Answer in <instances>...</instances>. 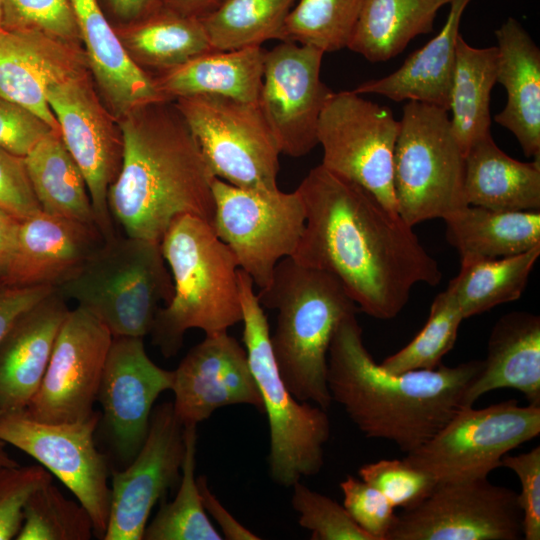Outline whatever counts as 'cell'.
<instances>
[{"label":"cell","instance_id":"cell-40","mask_svg":"<svg viewBox=\"0 0 540 540\" xmlns=\"http://www.w3.org/2000/svg\"><path fill=\"white\" fill-rule=\"evenodd\" d=\"M94 536L88 511L67 499L51 483L37 489L28 499L17 540H89Z\"/></svg>","mask_w":540,"mask_h":540},{"label":"cell","instance_id":"cell-53","mask_svg":"<svg viewBox=\"0 0 540 540\" xmlns=\"http://www.w3.org/2000/svg\"><path fill=\"white\" fill-rule=\"evenodd\" d=\"M161 6L179 14L201 19L211 12L220 0H160Z\"/></svg>","mask_w":540,"mask_h":540},{"label":"cell","instance_id":"cell-48","mask_svg":"<svg viewBox=\"0 0 540 540\" xmlns=\"http://www.w3.org/2000/svg\"><path fill=\"white\" fill-rule=\"evenodd\" d=\"M0 208L19 220L40 210L23 157L0 147Z\"/></svg>","mask_w":540,"mask_h":540},{"label":"cell","instance_id":"cell-29","mask_svg":"<svg viewBox=\"0 0 540 540\" xmlns=\"http://www.w3.org/2000/svg\"><path fill=\"white\" fill-rule=\"evenodd\" d=\"M464 193L468 205L499 211L540 209V158L518 161L491 135L465 154Z\"/></svg>","mask_w":540,"mask_h":540},{"label":"cell","instance_id":"cell-47","mask_svg":"<svg viewBox=\"0 0 540 540\" xmlns=\"http://www.w3.org/2000/svg\"><path fill=\"white\" fill-rule=\"evenodd\" d=\"M53 129L23 106L0 97V147L25 157Z\"/></svg>","mask_w":540,"mask_h":540},{"label":"cell","instance_id":"cell-55","mask_svg":"<svg viewBox=\"0 0 540 540\" xmlns=\"http://www.w3.org/2000/svg\"><path fill=\"white\" fill-rule=\"evenodd\" d=\"M3 28L2 27V17H1V9H0V29Z\"/></svg>","mask_w":540,"mask_h":540},{"label":"cell","instance_id":"cell-25","mask_svg":"<svg viewBox=\"0 0 540 540\" xmlns=\"http://www.w3.org/2000/svg\"><path fill=\"white\" fill-rule=\"evenodd\" d=\"M497 83L507 103L494 120L518 140L527 157L540 158V50L522 24L508 18L496 31Z\"/></svg>","mask_w":540,"mask_h":540},{"label":"cell","instance_id":"cell-42","mask_svg":"<svg viewBox=\"0 0 540 540\" xmlns=\"http://www.w3.org/2000/svg\"><path fill=\"white\" fill-rule=\"evenodd\" d=\"M2 27L34 30L64 42L80 37L70 0H0Z\"/></svg>","mask_w":540,"mask_h":540},{"label":"cell","instance_id":"cell-37","mask_svg":"<svg viewBox=\"0 0 540 540\" xmlns=\"http://www.w3.org/2000/svg\"><path fill=\"white\" fill-rule=\"evenodd\" d=\"M197 425L184 427L185 454L175 498L162 503L143 540H221L206 514L195 477Z\"/></svg>","mask_w":540,"mask_h":540},{"label":"cell","instance_id":"cell-36","mask_svg":"<svg viewBox=\"0 0 540 540\" xmlns=\"http://www.w3.org/2000/svg\"><path fill=\"white\" fill-rule=\"evenodd\" d=\"M126 41L141 61L164 70L213 50L199 19L163 6L132 24Z\"/></svg>","mask_w":540,"mask_h":540},{"label":"cell","instance_id":"cell-44","mask_svg":"<svg viewBox=\"0 0 540 540\" xmlns=\"http://www.w3.org/2000/svg\"><path fill=\"white\" fill-rule=\"evenodd\" d=\"M51 482L52 474L41 465L0 467V540L16 538L28 499Z\"/></svg>","mask_w":540,"mask_h":540},{"label":"cell","instance_id":"cell-1","mask_svg":"<svg viewBox=\"0 0 540 540\" xmlns=\"http://www.w3.org/2000/svg\"><path fill=\"white\" fill-rule=\"evenodd\" d=\"M296 190L305 226L291 258L337 278L362 312L393 319L416 284L441 281L413 227L360 185L320 164Z\"/></svg>","mask_w":540,"mask_h":540},{"label":"cell","instance_id":"cell-20","mask_svg":"<svg viewBox=\"0 0 540 540\" xmlns=\"http://www.w3.org/2000/svg\"><path fill=\"white\" fill-rule=\"evenodd\" d=\"M173 409L183 424L198 425L217 409L252 405L262 411L261 395L246 349L227 331L192 347L173 370Z\"/></svg>","mask_w":540,"mask_h":540},{"label":"cell","instance_id":"cell-12","mask_svg":"<svg viewBox=\"0 0 540 540\" xmlns=\"http://www.w3.org/2000/svg\"><path fill=\"white\" fill-rule=\"evenodd\" d=\"M399 130L400 121L387 106L366 100L353 90L333 92L318 123L321 164L360 185L387 210L398 214L393 165Z\"/></svg>","mask_w":540,"mask_h":540},{"label":"cell","instance_id":"cell-27","mask_svg":"<svg viewBox=\"0 0 540 540\" xmlns=\"http://www.w3.org/2000/svg\"><path fill=\"white\" fill-rule=\"evenodd\" d=\"M472 0H451L441 31L413 52L393 73L357 86V94H378L395 102L417 101L449 111L461 18Z\"/></svg>","mask_w":540,"mask_h":540},{"label":"cell","instance_id":"cell-7","mask_svg":"<svg viewBox=\"0 0 540 540\" xmlns=\"http://www.w3.org/2000/svg\"><path fill=\"white\" fill-rule=\"evenodd\" d=\"M243 342L257 383L262 412L269 425V475L273 482L292 487L302 477L318 474L330 437L327 410L294 397L276 365L267 317L251 277L239 268Z\"/></svg>","mask_w":540,"mask_h":540},{"label":"cell","instance_id":"cell-32","mask_svg":"<svg viewBox=\"0 0 540 540\" xmlns=\"http://www.w3.org/2000/svg\"><path fill=\"white\" fill-rule=\"evenodd\" d=\"M23 159L41 211L98 229L85 178L59 132H49Z\"/></svg>","mask_w":540,"mask_h":540},{"label":"cell","instance_id":"cell-16","mask_svg":"<svg viewBox=\"0 0 540 540\" xmlns=\"http://www.w3.org/2000/svg\"><path fill=\"white\" fill-rule=\"evenodd\" d=\"M325 53L282 41L265 51L258 105L281 153L308 154L317 144L320 115L333 91L320 78Z\"/></svg>","mask_w":540,"mask_h":540},{"label":"cell","instance_id":"cell-4","mask_svg":"<svg viewBox=\"0 0 540 540\" xmlns=\"http://www.w3.org/2000/svg\"><path fill=\"white\" fill-rule=\"evenodd\" d=\"M257 297L278 312L270 341L286 387L298 400L328 410L330 343L340 322L357 313V305L337 278L291 257L279 261Z\"/></svg>","mask_w":540,"mask_h":540},{"label":"cell","instance_id":"cell-8","mask_svg":"<svg viewBox=\"0 0 540 540\" xmlns=\"http://www.w3.org/2000/svg\"><path fill=\"white\" fill-rule=\"evenodd\" d=\"M465 156L448 111L407 101L394 150L393 182L399 216L411 227L458 212L464 193Z\"/></svg>","mask_w":540,"mask_h":540},{"label":"cell","instance_id":"cell-3","mask_svg":"<svg viewBox=\"0 0 540 540\" xmlns=\"http://www.w3.org/2000/svg\"><path fill=\"white\" fill-rule=\"evenodd\" d=\"M122 160L108 206L126 236L160 242L190 214L212 225L215 178L176 105L151 103L124 116Z\"/></svg>","mask_w":540,"mask_h":540},{"label":"cell","instance_id":"cell-15","mask_svg":"<svg viewBox=\"0 0 540 540\" xmlns=\"http://www.w3.org/2000/svg\"><path fill=\"white\" fill-rule=\"evenodd\" d=\"M113 336L82 307L70 309L41 384L25 409L45 423H72L93 412Z\"/></svg>","mask_w":540,"mask_h":540},{"label":"cell","instance_id":"cell-5","mask_svg":"<svg viewBox=\"0 0 540 540\" xmlns=\"http://www.w3.org/2000/svg\"><path fill=\"white\" fill-rule=\"evenodd\" d=\"M173 281V296L162 306L150 334L165 357L175 355L189 329L206 335L242 322L237 260L206 220L178 216L160 241Z\"/></svg>","mask_w":540,"mask_h":540},{"label":"cell","instance_id":"cell-50","mask_svg":"<svg viewBox=\"0 0 540 540\" xmlns=\"http://www.w3.org/2000/svg\"><path fill=\"white\" fill-rule=\"evenodd\" d=\"M202 503L208 513L218 524L223 539L228 540H259L260 537L243 526L217 499L208 486L207 478L197 477Z\"/></svg>","mask_w":540,"mask_h":540},{"label":"cell","instance_id":"cell-30","mask_svg":"<svg viewBox=\"0 0 540 540\" xmlns=\"http://www.w3.org/2000/svg\"><path fill=\"white\" fill-rule=\"evenodd\" d=\"M446 239L461 258H501L540 245V212L467 205L444 219Z\"/></svg>","mask_w":540,"mask_h":540},{"label":"cell","instance_id":"cell-49","mask_svg":"<svg viewBox=\"0 0 540 540\" xmlns=\"http://www.w3.org/2000/svg\"><path fill=\"white\" fill-rule=\"evenodd\" d=\"M54 289L47 285H14L0 280V344L20 317Z\"/></svg>","mask_w":540,"mask_h":540},{"label":"cell","instance_id":"cell-31","mask_svg":"<svg viewBox=\"0 0 540 540\" xmlns=\"http://www.w3.org/2000/svg\"><path fill=\"white\" fill-rule=\"evenodd\" d=\"M451 0H363L347 48L366 60L385 62L411 40L433 31L437 12Z\"/></svg>","mask_w":540,"mask_h":540},{"label":"cell","instance_id":"cell-51","mask_svg":"<svg viewBox=\"0 0 540 540\" xmlns=\"http://www.w3.org/2000/svg\"><path fill=\"white\" fill-rule=\"evenodd\" d=\"M105 7L119 21L134 24L161 6L160 0H103Z\"/></svg>","mask_w":540,"mask_h":540},{"label":"cell","instance_id":"cell-41","mask_svg":"<svg viewBox=\"0 0 540 540\" xmlns=\"http://www.w3.org/2000/svg\"><path fill=\"white\" fill-rule=\"evenodd\" d=\"M291 505L299 525L313 540H373L350 517L343 505L311 490L300 481L293 486Z\"/></svg>","mask_w":540,"mask_h":540},{"label":"cell","instance_id":"cell-45","mask_svg":"<svg viewBox=\"0 0 540 540\" xmlns=\"http://www.w3.org/2000/svg\"><path fill=\"white\" fill-rule=\"evenodd\" d=\"M343 506L353 521L373 540H387L397 514L389 500L360 478L348 475L340 483Z\"/></svg>","mask_w":540,"mask_h":540},{"label":"cell","instance_id":"cell-13","mask_svg":"<svg viewBox=\"0 0 540 540\" xmlns=\"http://www.w3.org/2000/svg\"><path fill=\"white\" fill-rule=\"evenodd\" d=\"M100 415L72 423H45L22 410L0 411V440L34 458L56 476L88 511L94 536L103 539L108 525L111 487L106 457L94 433Z\"/></svg>","mask_w":540,"mask_h":540},{"label":"cell","instance_id":"cell-39","mask_svg":"<svg viewBox=\"0 0 540 540\" xmlns=\"http://www.w3.org/2000/svg\"><path fill=\"white\" fill-rule=\"evenodd\" d=\"M463 320L455 298L445 289L434 298L427 322L418 334L380 365L392 373L437 368L454 347Z\"/></svg>","mask_w":540,"mask_h":540},{"label":"cell","instance_id":"cell-35","mask_svg":"<svg viewBox=\"0 0 540 540\" xmlns=\"http://www.w3.org/2000/svg\"><path fill=\"white\" fill-rule=\"evenodd\" d=\"M296 0H220L200 20L213 50L260 47L279 39Z\"/></svg>","mask_w":540,"mask_h":540},{"label":"cell","instance_id":"cell-46","mask_svg":"<svg viewBox=\"0 0 540 540\" xmlns=\"http://www.w3.org/2000/svg\"><path fill=\"white\" fill-rule=\"evenodd\" d=\"M501 466L513 471L520 482L518 501L522 511L523 538L540 539V446L517 455L506 454Z\"/></svg>","mask_w":540,"mask_h":540},{"label":"cell","instance_id":"cell-9","mask_svg":"<svg viewBox=\"0 0 540 540\" xmlns=\"http://www.w3.org/2000/svg\"><path fill=\"white\" fill-rule=\"evenodd\" d=\"M176 100L215 177L243 189H279L281 151L258 104L215 95Z\"/></svg>","mask_w":540,"mask_h":540},{"label":"cell","instance_id":"cell-24","mask_svg":"<svg viewBox=\"0 0 540 540\" xmlns=\"http://www.w3.org/2000/svg\"><path fill=\"white\" fill-rule=\"evenodd\" d=\"M79 35L103 95L120 115L168 101L125 50L98 0H70Z\"/></svg>","mask_w":540,"mask_h":540},{"label":"cell","instance_id":"cell-34","mask_svg":"<svg viewBox=\"0 0 540 540\" xmlns=\"http://www.w3.org/2000/svg\"><path fill=\"white\" fill-rule=\"evenodd\" d=\"M540 256V245L501 258H461V268L447 290L455 298L464 320L495 306L519 299Z\"/></svg>","mask_w":540,"mask_h":540},{"label":"cell","instance_id":"cell-19","mask_svg":"<svg viewBox=\"0 0 540 540\" xmlns=\"http://www.w3.org/2000/svg\"><path fill=\"white\" fill-rule=\"evenodd\" d=\"M173 371L157 366L147 355L143 338L113 337L97 400L110 442L124 461L141 448L159 395L171 390Z\"/></svg>","mask_w":540,"mask_h":540},{"label":"cell","instance_id":"cell-14","mask_svg":"<svg viewBox=\"0 0 540 540\" xmlns=\"http://www.w3.org/2000/svg\"><path fill=\"white\" fill-rule=\"evenodd\" d=\"M522 520L518 494L488 477L440 481L397 514L387 540H519Z\"/></svg>","mask_w":540,"mask_h":540},{"label":"cell","instance_id":"cell-21","mask_svg":"<svg viewBox=\"0 0 540 540\" xmlns=\"http://www.w3.org/2000/svg\"><path fill=\"white\" fill-rule=\"evenodd\" d=\"M104 241L95 227L39 210L20 221L16 249L2 281L56 288Z\"/></svg>","mask_w":540,"mask_h":540},{"label":"cell","instance_id":"cell-52","mask_svg":"<svg viewBox=\"0 0 540 540\" xmlns=\"http://www.w3.org/2000/svg\"><path fill=\"white\" fill-rule=\"evenodd\" d=\"M18 218L0 208V280H2L12 261L19 231Z\"/></svg>","mask_w":540,"mask_h":540},{"label":"cell","instance_id":"cell-11","mask_svg":"<svg viewBox=\"0 0 540 540\" xmlns=\"http://www.w3.org/2000/svg\"><path fill=\"white\" fill-rule=\"evenodd\" d=\"M212 193L215 234L254 285L266 288L279 261L291 257L299 244L305 226L300 194L243 189L217 177Z\"/></svg>","mask_w":540,"mask_h":540},{"label":"cell","instance_id":"cell-38","mask_svg":"<svg viewBox=\"0 0 540 540\" xmlns=\"http://www.w3.org/2000/svg\"><path fill=\"white\" fill-rule=\"evenodd\" d=\"M363 0H298L285 19L280 38L324 53L347 48Z\"/></svg>","mask_w":540,"mask_h":540},{"label":"cell","instance_id":"cell-22","mask_svg":"<svg viewBox=\"0 0 540 540\" xmlns=\"http://www.w3.org/2000/svg\"><path fill=\"white\" fill-rule=\"evenodd\" d=\"M62 43L39 31L0 29V97L30 110L57 132L48 88L79 72L77 59Z\"/></svg>","mask_w":540,"mask_h":540},{"label":"cell","instance_id":"cell-43","mask_svg":"<svg viewBox=\"0 0 540 540\" xmlns=\"http://www.w3.org/2000/svg\"><path fill=\"white\" fill-rule=\"evenodd\" d=\"M359 478L379 490L396 508L408 509L419 504L433 490L437 481L404 459H382L366 463L358 470Z\"/></svg>","mask_w":540,"mask_h":540},{"label":"cell","instance_id":"cell-10","mask_svg":"<svg viewBox=\"0 0 540 540\" xmlns=\"http://www.w3.org/2000/svg\"><path fill=\"white\" fill-rule=\"evenodd\" d=\"M539 434L540 407L515 399L467 406L403 459L437 482L488 477L506 454Z\"/></svg>","mask_w":540,"mask_h":540},{"label":"cell","instance_id":"cell-18","mask_svg":"<svg viewBox=\"0 0 540 540\" xmlns=\"http://www.w3.org/2000/svg\"><path fill=\"white\" fill-rule=\"evenodd\" d=\"M47 101L60 136L85 178L96 225L104 240H109L117 232L108 206V190L121 166L122 139L109 126L80 71L51 85Z\"/></svg>","mask_w":540,"mask_h":540},{"label":"cell","instance_id":"cell-17","mask_svg":"<svg viewBox=\"0 0 540 540\" xmlns=\"http://www.w3.org/2000/svg\"><path fill=\"white\" fill-rule=\"evenodd\" d=\"M184 426L172 402L155 407L146 438L122 471L112 473L108 525L103 540H143L155 504L181 477Z\"/></svg>","mask_w":540,"mask_h":540},{"label":"cell","instance_id":"cell-26","mask_svg":"<svg viewBox=\"0 0 540 540\" xmlns=\"http://www.w3.org/2000/svg\"><path fill=\"white\" fill-rule=\"evenodd\" d=\"M501 388L521 392L529 405L540 407V317L516 311L492 328L487 356L465 395L473 406L486 393Z\"/></svg>","mask_w":540,"mask_h":540},{"label":"cell","instance_id":"cell-2","mask_svg":"<svg viewBox=\"0 0 540 540\" xmlns=\"http://www.w3.org/2000/svg\"><path fill=\"white\" fill-rule=\"evenodd\" d=\"M482 360L431 370L392 373L366 349L356 314L338 325L328 351L327 383L368 438L394 443L411 452L432 438L461 408Z\"/></svg>","mask_w":540,"mask_h":540},{"label":"cell","instance_id":"cell-23","mask_svg":"<svg viewBox=\"0 0 540 540\" xmlns=\"http://www.w3.org/2000/svg\"><path fill=\"white\" fill-rule=\"evenodd\" d=\"M55 289L23 314L0 344V411L26 409L69 312Z\"/></svg>","mask_w":540,"mask_h":540},{"label":"cell","instance_id":"cell-54","mask_svg":"<svg viewBox=\"0 0 540 540\" xmlns=\"http://www.w3.org/2000/svg\"><path fill=\"white\" fill-rule=\"evenodd\" d=\"M19 465L6 451L5 443L0 440V467H11Z\"/></svg>","mask_w":540,"mask_h":540},{"label":"cell","instance_id":"cell-28","mask_svg":"<svg viewBox=\"0 0 540 540\" xmlns=\"http://www.w3.org/2000/svg\"><path fill=\"white\" fill-rule=\"evenodd\" d=\"M265 51L262 46L210 50L165 70L155 82L167 100L215 95L258 104Z\"/></svg>","mask_w":540,"mask_h":540},{"label":"cell","instance_id":"cell-6","mask_svg":"<svg viewBox=\"0 0 540 540\" xmlns=\"http://www.w3.org/2000/svg\"><path fill=\"white\" fill-rule=\"evenodd\" d=\"M55 290L94 315L113 337L144 338L174 287L160 242L117 234Z\"/></svg>","mask_w":540,"mask_h":540},{"label":"cell","instance_id":"cell-33","mask_svg":"<svg viewBox=\"0 0 540 540\" xmlns=\"http://www.w3.org/2000/svg\"><path fill=\"white\" fill-rule=\"evenodd\" d=\"M497 66L496 46L475 48L458 36L449 110L451 129L464 156L491 135L490 95L497 83Z\"/></svg>","mask_w":540,"mask_h":540}]
</instances>
